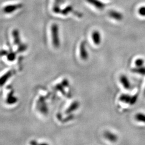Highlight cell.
Returning a JSON list of instances; mask_svg holds the SVG:
<instances>
[{
    "label": "cell",
    "mask_w": 145,
    "mask_h": 145,
    "mask_svg": "<svg viewBox=\"0 0 145 145\" xmlns=\"http://www.w3.org/2000/svg\"></svg>",
    "instance_id": "obj_18"
},
{
    "label": "cell",
    "mask_w": 145,
    "mask_h": 145,
    "mask_svg": "<svg viewBox=\"0 0 145 145\" xmlns=\"http://www.w3.org/2000/svg\"><path fill=\"white\" fill-rule=\"evenodd\" d=\"M63 2V0H55L54 1V5L59 6V5L61 4Z\"/></svg>",
    "instance_id": "obj_17"
},
{
    "label": "cell",
    "mask_w": 145,
    "mask_h": 145,
    "mask_svg": "<svg viewBox=\"0 0 145 145\" xmlns=\"http://www.w3.org/2000/svg\"><path fill=\"white\" fill-rule=\"evenodd\" d=\"M138 12L140 15L145 16V6L141 7L138 10Z\"/></svg>",
    "instance_id": "obj_16"
},
{
    "label": "cell",
    "mask_w": 145,
    "mask_h": 145,
    "mask_svg": "<svg viewBox=\"0 0 145 145\" xmlns=\"http://www.w3.org/2000/svg\"><path fill=\"white\" fill-rule=\"evenodd\" d=\"M79 106V103L78 102H74L72 104L71 106L67 109V113H71L78 109Z\"/></svg>",
    "instance_id": "obj_11"
},
{
    "label": "cell",
    "mask_w": 145,
    "mask_h": 145,
    "mask_svg": "<svg viewBox=\"0 0 145 145\" xmlns=\"http://www.w3.org/2000/svg\"><path fill=\"white\" fill-rule=\"evenodd\" d=\"M132 96L127 94H122L119 97V101L125 103L130 104Z\"/></svg>",
    "instance_id": "obj_9"
},
{
    "label": "cell",
    "mask_w": 145,
    "mask_h": 145,
    "mask_svg": "<svg viewBox=\"0 0 145 145\" xmlns=\"http://www.w3.org/2000/svg\"><path fill=\"white\" fill-rule=\"evenodd\" d=\"M73 11V8L71 5H68L65 8L61 10L60 14L63 15H67L69 12H71Z\"/></svg>",
    "instance_id": "obj_12"
},
{
    "label": "cell",
    "mask_w": 145,
    "mask_h": 145,
    "mask_svg": "<svg viewBox=\"0 0 145 145\" xmlns=\"http://www.w3.org/2000/svg\"><path fill=\"white\" fill-rule=\"evenodd\" d=\"M132 72L137 74H139L140 75H145V67L142 66V67H136L135 68H133L132 69Z\"/></svg>",
    "instance_id": "obj_10"
},
{
    "label": "cell",
    "mask_w": 145,
    "mask_h": 145,
    "mask_svg": "<svg viewBox=\"0 0 145 145\" xmlns=\"http://www.w3.org/2000/svg\"><path fill=\"white\" fill-rule=\"evenodd\" d=\"M23 7V4L22 3H17V4H13V5H9L4 7L3 9V11L7 14H12L15 11L22 8Z\"/></svg>",
    "instance_id": "obj_2"
},
{
    "label": "cell",
    "mask_w": 145,
    "mask_h": 145,
    "mask_svg": "<svg viewBox=\"0 0 145 145\" xmlns=\"http://www.w3.org/2000/svg\"><path fill=\"white\" fill-rule=\"evenodd\" d=\"M52 39L54 46L58 47L60 44L59 37V27L57 24L54 23L51 26Z\"/></svg>",
    "instance_id": "obj_1"
},
{
    "label": "cell",
    "mask_w": 145,
    "mask_h": 145,
    "mask_svg": "<svg viewBox=\"0 0 145 145\" xmlns=\"http://www.w3.org/2000/svg\"><path fill=\"white\" fill-rule=\"evenodd\" d=\"M138 94H136V95H135L134 96H132L131 99V101H130V105H134V104L136 103V102L138 101Z\"/></svg>",
    "instance_id": "obj_15"
},
{
    "label": "cell",
    "mask_w": 145,
    "mask_h": 145,
    "mask_svg": "<svg viewBox=\"0 0 145 145\" xmlns=\"http://www.w3.org/2000/svg\"><path fill=\"white\" fill-rule=\"evenodd\" d=\"M108 14H109V17L117 21H121L123 19V15L121 13H120L119 12L117 11H109Z\"/></svg>",
    "instance_id": "obj_5"
},
{
    "label": "cell",
    "mask_w": 145,
    "mask_h": 145,
    "mask_svg": "<svg viewBox=\"0 0 145 145\" xmlns=\"http://www.w3.org/2000/svg\"><path fill=\"white\" fill-rule=\"evenodd\" d=\"M135 118L137 121L145 123V114L142 113H138L135 115Z\"/></svg>",
    "instance_id": "obj_13"
},
{
    "label": "cell",
    "mask_w": 145,
    "mask_h": 145,
    "mask_svg": "<svg viewBox=\"0 0 145 145\" xmlns=\"http://www.w3.org/2000/svg\"><path fill=\"white\" fill-rule=\"evenodd\" d=\"M144 63H145V61L144 59H141V58H139V59H138L137 60H136L135 61V65L136 66V67H142V66H144Z\"/></svg>",
    "instance_id": "obj_14"
},
{
    "label": "cell",
    "mask_w": 145,
    "mask_h": 145,
    "mask_svg": "<svg viewBox=\"0 0 145 145\" xmlns=\"http://www.w3.org/2000/svg\"><path fill=\"white\" fill-rule=\"evenodd\" d=\"M86 1L99 10H103L105 7L103 3L99 0H86Z\"/></svg>",
    "instance_id": "obj_4"
},
{
    "label": "cell",
    "mask_w": 145,
    "mask_h": 145,
    "mask_svg": "<svg viewBox=\"0 0 145 145\" xmlns=\"http://www.w3.org/2000/svg\"><path fill=\"white\" fill-rule=\"evenodd\" d=\"M104 136L106 139L112 142H116L118 140V137L117 135L108 131H106L104 132Z\"/></svg>",
    "instance_id": "obj_6"
},
{
    "label": "cell",
    "mask_w": 145,
    "mask_h": 145,
    "mask_svg": "<svg viewBox=\"0 0 145 145\" xmlns=\"http://www.w3.org/2000/svg\"><path fill=\"white\" fill-rule=\"evenodd\" d=\"M92 39L93 40V43L96 45H99L102 40V38H101V35L100 33V32L98 31H94L93 32L92 34Z\"/></svg>",
    "instance_id": "obj_7"
},
{
    "label": "cell",
    "mask_w": 145,
    "mask_h": 145,
    "mask_svg": "<svg viewBox=\"0 0 145 145\" xmlns=\"http://www.w3.org/2000/svg\"><path fill=\"white\" fill-rule=\"evenodd\" d=\"M80 57H81V59L84 60H87L89 57V54L86 47L85 42H81L80 45Z\"/></svg>",
    "instance_id": "obj_3"
},
{
    "label": "cell",
    "mask_w": 145,
    "mask_h": 145,
    "mask_svg": "<svg viewBox=\"0 0 145 145\" xmlns=\"http://www.w3.org/2000/svg\"><path fill=\"white\" fill-rule=\"evenodd\" d=\"M120 81L123 86V87H124L125 89L129 90L131 88V83L129 81V80L126 75H121L120 78Z\"/></svg>",
    "instance_id": "obj_8"
}]
</instances>
